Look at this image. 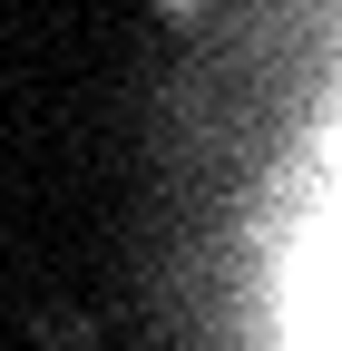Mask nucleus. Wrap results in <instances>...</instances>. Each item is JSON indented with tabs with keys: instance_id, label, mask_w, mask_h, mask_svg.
Instances as JSON below:
<instances>
[{
	"instance_id": "obj_1",
	"label": "nucleus",
	"mask_w": 342,
	"mask_h": 351,
	"mask_svg": "<svg viewBox=\"0 0 342 351\" xmlns=\"http://www.w3.org/2000/svg\"><path fill=\"white\" fill-rule=\"evenodd\" d=\"M313 351H342V215L313 254Z\"/></svg>"
}]
</instances>
